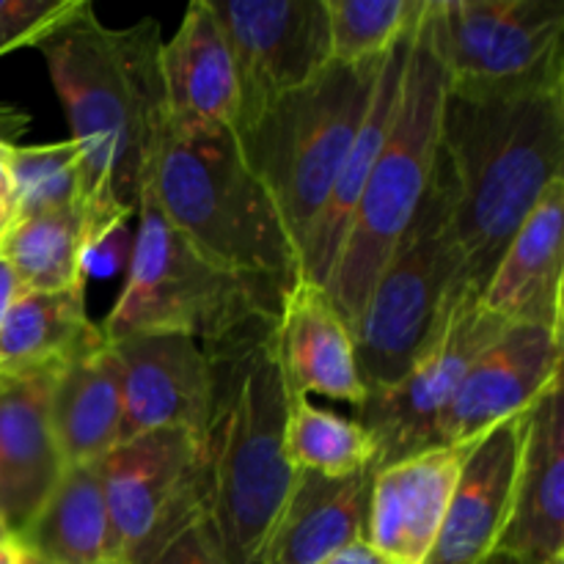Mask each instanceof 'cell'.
I'll list each match as a JSON object with an SVG mask.
<instances>
[{
    "mask_svg": "<svg viewBox=\"0 0 564 564\" xmlns=\"http://www.w3.org/2000/svg\"><path fill=\"white\" fill-rule=\"evenodd\" d=\"M446 97V77L430 33L427 3L411 33L400 102L389 138L372 165L361 198L356 204L339 257L325 281L330 303L347 328H356L367 308L369 292L394 253L397 242L411 226L438 160L441 108Z\"/></svg>",
    "mask_w": 564,
    "mask_h": 564,
    "instance_id": "5b68a950",
    "label": "cell"
},
{
    "mask_svg": "<svg viewBox=\"0 0 564 564\" xmlns=\"http://www.w3.org/2000/svg\"><path fill=\"white\" fill-rule=\"evenodd\" d=\"M20 562V545L14 540H3L0 543V564H17Z\"/></svg>",
    "mask_w": 564,
    "mask_h": 564,
    "instance_id": "8d00e7d4",
    "label": "cell"
},
{
    "mask_svg": "<svg viewBox=\"0 0 564 564\" xmlns=\"http://www.w3.org/2000/svg\"><path fill=\"white\" fill-rule=\"evenodd\" d=\"M372 477L375 471L339 479L297 471L264 545L262 564H319L367 540Z\"/></svg>",
    "mask_w": 564,
    "mask_h": 564,
    "instance_id": "7402d4cb",
    "label": "cell"
},
{
    "mask_svg": "<svg viewBox=\"0 0 564 564\" xmlns=\"http://www.w3.org/2000/svg\"><path fill=\"white\" fill-rule=\"evenodd\" d=\"M427 0H325L330 61H378L413 31Z\"/></svg>",
    "mask_w": 564,
    "mask_h": 564,
    "instance_id": "f1b7e54d",
    "label": "cell"
},
{
    "mask_svg": "<svg viewBox=\"0 0 564 564\" xmlns=\"http://www.w3.org/2000/svg\"><path fill=\"white\" fill-rule=\"evenodd\" d=\"M121 369V441L163 427L202 438L209 402V358L185 334H124L108 341Z\"/></svg>",
    "mask_w": 564,
    "mask_h": 564,
    "instance_id": "5bb4252c",
    "label": "cell"
},
{
    "mask_svg": "<svg viewBox=\"0 0 564 564\" xmlns=\"http://www.w3.org/2000/svg\"><path fill=\"white\" fill-rule=\"evenodd\" d=\"M275 319H259L204 350L209 402L198 438L202 516L226 564H262L297 477L284 449L292 394L279 361Z\"/></svg>",
    "mask_w": 564,
    "mask_h": 564,
    "instance_id": "7a4b0ae2",
    "label": "cell"
},
{
    "mask_svg": "<svg viewBox=\"0 0 564 564\" xmlns=\"http://www.w3.org/2000/svg\"><path fill=\"white\" fill-rule=\"evenodd\" d=\"M496 554L521 564H564V397L562 380L529 413L510 523Z\"/></svg>",
    "mask_w": 564,
    "mask_h": 564,
    "instance_id": "ffe728a7",
    "label": "cell"
},
{
    "mask_svg": "<svg viewBox=\"0 0 564 564\" xmlns=\"http://www.w3.org/2000/svg\"><path fill=\"white\" fill-rule=\"evenodd\" d=\"M0 257L22 292H61L86 286L88 235L83 207L53 209L11 220L0 235Z\"/></svg>",
    "mask_w": 564,
    "mask_h": 564,
    "instance_id": "4316f807",
    "label": "cell"
},
{
    "mask_svg": "<svg viewBox=\"0 0 564 564\" xmlns=\"http://www.w3.org/2000/svg\"><path fill=\"white\" fill-rule=\"evenodd\" d=\"M411 33L402 36L386 53L383 64H380L378 83H375L372 102H369L367 116H364L361 127H358L356 138H352L350 149H347L339 180H336L334 191H330L319 218L314 220L312 231H308L306 242L301 248V257H297L301 281H312V284H319L323 290L330 270H334L336 257H339L341 240H345L347 226H350L352 213H356L364 185H367L369 174H372V165L378 160L380 149H383L386 138H389L397 102H400L402 72H405L408 50H411Z\"/></svg>",
    "mask_w": 564,
    "mask_h": 564,
    "instance_id": "603a6c76",
    "label": "cell"
},
{
    "mask_svg": "<svg viewBox=\"0 0 564 564\" xmlns=\"http://www.w3.org/2000/svg\"><path fill=\"white\" fill-rule=\"evenodd\" d=\"M110 562L149 564L202 516L198 435L163 427L121 441L99 460Z\"/></svg>",
    "mask_w": 564,
    "mask_h": 564,
    "instance_id": "30bf717a",
    "label": "cell"
},
{
    "mask_svg": "<svg viewBox=\"0 0 564 564\" xmlns=\"http://www.w3.org/2000/svg\"><path fill=\"white\" fill-rule=\"evenodd\" d=\"M105 564H124V562H105Z\"/></svg>",
    "mask_w": 564,
    "mask_h": 564,
    "instance_id": "60d3db41",
    "label": "cell"
},
{
    "mask_svg": "<svg viewBox=\"0 0 564 564\" xmlns=\"http://www.w3.org/2000/svg\"><path fill=\"white\" fill-rule=\"evenodd\" d=\"M28 127H31V113L25 108L0 102V141L14 143V138H20Z\"/></svg>",
    "mask_w": 564,
    "mask_h": 564,
    "instance_id": "836d02e7",
    "label": "cell"
},
{
    "mask_svg": "<svg viewBox=\"0 0 564 564\" xmlns=\"http://www.w3.org/2000/svg\"><path fill=\"white\" fill-rule=\"evenodd\" d=\"M86 6L88 0H0V58L39 47Z\"/></svg>",
    "mask_w": 564,
    "mask_h": 564,
    "instance_id": "4dcf8cb0",
    "label": "cell"
},
{
    "mask_svg": "<svg viewBox=\"0 0 564 564\" xmlns=\"http://www.w3.org/2000/svg\"><path fill=\"white\" fill-rule=\"evenodd\" d=\"M427 20L449 94L564 91L560 0H427Z\"/></svg>",
    "mask_w": 564,
    "mask_h": 564,
    "instance_id": "9c48e42d",
    "label": "cell"
},
{
    "mask_svg": "<svg viewBox=\"0 0 564 564\" xmlns=\"http://www.w3.org/2000/svg\"><path fill=\"white\" fill-rule=\"evenodd\" d=\"M55 372L0 378V527L20 540L64 474L50 389Z\"/></svg>",
    "mask_w": 564,
    "mask_h": 564,
    "instance_id": "ac0fdd59",
    "label": "cell"
},
{
    "mask_svg": "<svg viewBox=\"0 0 564 564\" xmlns=\"http://www.w3.org/2000/svg\"><path fill=\"white\" fill-rule=\"evenodd\" d=\"M532 408L477 441L422 564H485L496 554L510 523Z\"/></svg>",
    "mask_w": 564,
    "mask_h": 564,
    "instance_id": "9a60e30c",
    "label": "cell"
},
{
    "mask_svg": "<svg viewBox=\"0 0 564 564\" xmlns=\"http://www.w3.org/2000/svg\"><path fill=\"white\" fill-rule=\"evenodd\" d=\"M11 152H14V143L0 141V196L11 193Z\"/></svg>",
    "mask_w": 564,
    "mask_h": 564,
    "instance_id": "d590c367",
    "label": "cell"
},
{
    "mask_svg": "<svg viewBox=\"0 0 564 564\" xmlns=\"http://www.w3.org/2000/svg\"><path fill=\"white\" fill-rule=\"evenodd\" d=\"M17 545L53 564L110 562V518L99 463L66 466Z\"/></svg>",
    "mask_w": 564,
    "mask_h": 564,
    "instance_id": "484cf974",
    "label": "cell"
},
{
    "mask_svg": "<svg viewBox=\"0 0 564 564\" xmlns=\"http://www.w3.org/2000/svg\"><path fill=\"white\" fill-rule=\"evenodd\" d=\"M149 564H226L220 556L218 545H215L213 534H209L207 521L187 523L158 556Z\"/></svg>",
    "mask_w": 564,
    "mask_h": 564,
    "instance_id": "1f68e13d",
    "label": "cell"
},
{
    "mask_svg": "<svg viewBox=\"0 0 564 564\" xmlns=\"http://www.w3.org/2000/svg\"><path fill=\"white\" fill-rule=\"evenodd\" d=\"M438 154L455 187V231L479 292L545 191L562 176L564 91L457 97L441 108Z\"/></svg>",
    "mask_w": 564,
    "mask_h": 564,
    "instance_id": "3957f363",
    "label": "cell"
},
{
    "mask_svg": "<svg viewBox=\"0 0 564 564\" xmlns=\"http://www.w3.org/2000/svg\"><path fill=\"white\" fill-rule=\"evenodd\" d=\"M507 323L488 314L468 290L422 356L389 389L372 391L356 408V422L378 446L375 471L438 444V427L471 364L501 336Z\"/></svg>",
    "mask_w": 564,
    "mask_h": 564,
    "instance_id": "8fae6325",
    "label": "cell"
},
{
    "mask_svg": "<svg viewBox=\"0 0 564 564\" xmlns=\"http://www.w3.org/2000/svg\"><path fill=\"white\" fill-rule=\"evenodd\" d=\"M240 83L237 130L312 83L330 64L325 0H209Z\"/></svg>",
    "mask_w": 564,
    "mask_h": 564,
    "instance_id": "7c38bea8",
    "label": "cell"
},
{
    "mask_svg": "<svg viewBox=\"0 0 564 564\" xmlns=\"http://www.w3.org/2000/svg\"><path fill=\"white\" fill-rule=\"evenodd\" d=\"M171 135L235 132L240 83L229 39L209 0H193L160 53Z\"/></svg>",
    "mask_w": 564,
    "mask_h": 564,
    "instance_id": "2e32d148",
    "label": "cell"
},
{
    "mask_svg": "<svg viewBox=\"0 0 564 564\" xmlns=\"http://www.w3.org/2000/svg\"><path fill=\"white\" fill-rule=\"evenodd\" d=\"M83 196V158L72 138L11 152V220L75 207Z\"/></svg>",
    "mask_w": 564,
    "mask_h": 564,
    "instance_id": "f546056e",
    "label": "cell"
},
{
    "mask_svg": "<svg viewBox=\"0 0 564 564\" xmlns=\"http://www.w3.org/2000/svg\"><path fill=\"white\" fill-rule=\"evenodd\" d=\"M135 215L124 290L99 325L105 339L185 334L207 350L259 319L279 317L286 292L215 268L169 224L149 191Z\"/></svg>",
    "mask_w": 564,
    "mask_h": 564,
    "instance_id": "ba28073f",
    "label": "cell"
},
{
    "mask_svg": "<svg viewBox=\"0 0 564 564\" xmlns=\"http://www.w3.org/2000/svg\"><path fill=\"white\" fill-rule=\"evenodd\" d=\"M477 441L433 446L375 471L367 540L380 554L394 564L424 562Z\"/></svg>",
    "mask_w": 564,
    "mask_h": 564,
    "instance_id": "e0dca14e",
    "label": "cell"
},
{
    "mask_svg": "<svg viewBox=\"0 0 564 564\" xmlns=\"http://www.w3.org/2000/svg\"><path fill=\"white\" fill-rule=\"evenodd\" d=\"M105 341L102 328L86 312V286L20 292L0 319V378L58 372Z\"/></svg>",
    "mask_w": 564,
    "mask_h": 564,
    "instance_id": "d4e9b609",
    "label": "cell"
},
{
    "mask_svg": "<svg viewBox=\"0 0 564 564\" xmlns=\"http://www.w3.org/2000/svg\"><path fill=\"white\" fill-rule=\"evenodd\" d=\"M284 449L295 471H312L336 479L375 471V460H378L375 438L356 419L325 411L314 405L308 397H292Z\"/></svg>",
    "mask_w": 564,
    "mask_h": 564,
    "instance_id": "83f0119b",
    "label": "cell"
},
{
    "mask_svg": "<svg viewBox=\"0 0 564 564\" xmlns=\"http://www.w3.org/2000/svg\"><path fill=\"white\" fill-rule=\"evenodd\" d=\"M17 564H53V562H47V560H42V556H36V554H31V551H25L20 545V562Z\"/></svg>",
    "mask_w": 564,
    "mask_h": 564,
    "instance_id": "f35d334b",
    "label": "cell"
},
{
    "mask_svg": "<svg viewBox=\"0 0 564 564\" xmlns=\"http://www.w3.org/2000/svg\"><path fill=\"white\" fill-rule=\"evenodd\" d=\"M9 224H11V198L0 196V235H3V229Z\"/></svg>",
    "mask_w": 564,
    "mask_h": 564,
    "instance_id": "74e56055",
    "label": "cell"
},
{
    "mask_svg": "<svg viewBox=\"0 0 564 564\" xmlns=\"http://www.w3.org/2000/svg\"><path fill=\"white\" fill-rule=\"evenodd\" d=\"M564 180L540 196L490 273L479 303L507 325L564 328Z\"/></svg>",
    "mask_w": 564,
    "mask_h": 564,
    "instance_id": "d6986e66",
    "label": "cell"
},
{
    "mask_svg": "<svg viewBox=\"0 0 564 564\" xmlns=\"http://www.w3.org/2000/svg\"><path fill=\"white\" fill-rule=\"evenodd\" d=\"M319 564H394V562H391L389 556L380 554L369 540H358V543L336 551L334 556H328V560H323Z\"/></svg>",
    "mask_w": 564,
    "mask_h": 564,
    "instance_id": "d6a6232c",
    "label": "cell"
},
{
    "mask_svg": "<svg viewBox=\"0 0 564 564\" xmlns=\"http://www.w3.org/2000/svg\"><path fill=\"white\" fill-rule=\"evenodd\" d=\"M468 290L477 286L466 275L455 231V187L438 154L427 193L380 270L356 328L364 397L389 389L411 369Z\"/></svg>",
    "mask_w": 564,
    "mask_h": 564,
    "instance_id": "8992f818",
    "label": "cell"
},
{
    "mask_svg": "<svg viewBox=\"0 0 564 564\" xmlns=\"http://www.w3.org/2000/svg\"><path fill=\"white\" fill-rule=\"evenodd\" d=\"M163 42L152 17L130 28H108L88 3L39 44L72 141L80 147L88 257L127 231L169 135Z\"/></svg>",
    "mask_w": 564,
    "mask_h": 564,
    "instance_id": "6da1fadb",
    "label": "cell"
},
{
    "mask_svg": "<svg viewBox=\"0 0 564 564\" xmlns=\"http://www.w3.org/2000/svg\"><path fill=\"white\" fill-rule=\"evenodd\" d=\"M383 58L367 64L330 61L312 83L235 132L242 158L279 207L297 257L339 180L347 149L372 102Z\"/></svg>",
    "mask_w": 564,
    "mask_h": 564,
    "instance_id": "52a82bcc",
    "label": "cell"
},
{
    "mask_svg": "<svg viewBox=\"0 0 564 564\" xmlns=\"http://www.w3.org/2000/svg\"><path fill=\"white\" fill-rule=\"evenodd\" d=\"M20 292H22L20 281L14 279L11 268L3 262V257H0V319L6 317V312H9L11 303L20 297Z\"/></svg>",
    "mask_w": 564,
    "mask_h": 564,
    "instance_id": "e575fe53",
    "label": "cell"
},
{
    "mask_svg": "<svg viewBox=\"0 0 564 564\" xmlns=\"http://www.w3.org/2000/svg\"><path fill=\"white\" fill-rule=\"evenodd\" d=\"M275 345L292 397L319 394L361 405L356 339L323 286L297 281L286 292L275 319Z\"/></svg>",
    "mask_w": 564,
    "mask_h": 564,
    "instance_id": "44dd1931",
    "label": "cell"
},
{
    "mask_svg": "<svg viewBox=\"0 0 564 564\" xmlns=\"http://www.w3.org/2000/svg\"><path fill=\"white\" fill-rule=\"evenodd\" d=\"M50 422L64 466L99 463L121 444L124 394L119 361L108 341L55 372Z\"/></svg>",
    "mask_w": 564,
    "mask_h": 564,
    "instance_id": "cb8c5ba5",
    "label": "cell"
},
{
    "mask_svg": "<svg viewBox=\"0 0 564 564\" xmlns=\"http://www.w3.org/2000/svg\"><path fill=\"white\" fill-rule=\"evenodd\" d=\"M562 380V334L538 325H507L471 364L438 427V444H468L529 411Z\"/></svg>",
    "mask_w": 564,
    "mask_h": 564,
    "instance_id": "4fadbf2b",
    "label": "cell"
},
{
    "mask_svg": "<svg viewBox=\"0 0 564 564\" xmlns=\"http://www.w3.org/2000/svg\"><path fill=\"white\" fill-rule=\"evenodd\" d=\"M3 540H9V538H6V532H3V527H0V543H3Z\"/></svg>",
    "mask_w": 564,
    "mask_h": 564,
    "instance_id": "ab89813d",
    "label": "cell"
},
{
    "mask_svg": "<svg viewBox=\"0 0 564 564\" xmlns=\"http://www.w3.org/2000/svg\"><path fill=\"white\" fill-rule=\"evenodd\" d=\"M147 191L215 268L281 292L301 281L295 242L231 130L187 138L169 132Z\"/></svg>",
    "mask_w": 564,
    "mask_h": 564,
    "instance_id": "277c9868",
    "label": "cell"
}]
</instances>
